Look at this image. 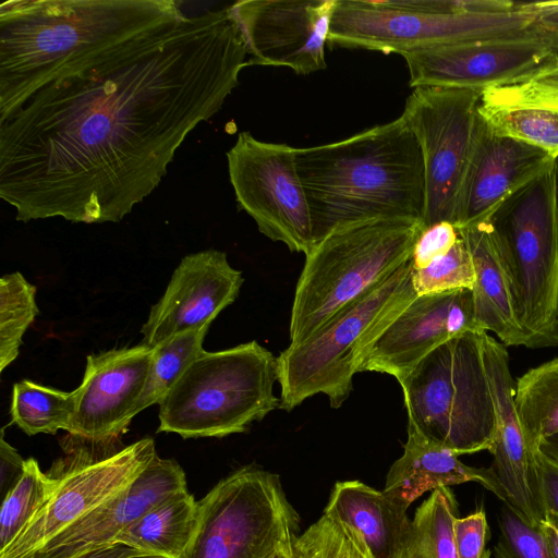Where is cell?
<instances>
[{
	"label": "cell",
	"instance_id": "obj_5",
	"mask_svg": "<svg viewBox=\"0 0 558 558\" xmlns=\"http://www.w3.org/2000/svg\"><path fill=\"white\" fill-rule=\"evenodd\" d=\"M423 229L421 220L375 219L339 228L315 243L295 287L290 344L308 338L410 260Z\"/></svg>",
	"mask_w": 558,
	"mask_h": 558
},
{
	"label": "cell",
	"instance_id": "obj_33",
	"mask_svg": "<svg viewBox=\"0 0 558 558\" xmlns=\"http://www.w3.org/2000/svg\"><path fill=\"white\" fill-rule=\"evenodd\" d=\"M480 113L499 135L545 149L558 156V113L537 108L493 109L480 104Z\"/></svg>",
	"mask_w": 558,
	"mask_h": 558
},
{
	"label": "cell",
	"instance_id": "obj_8",
	"mask_svg": "<svg viewBox=\"0 0 558 558\" xmlns=\"http://www.w3.org/2000/svg\"><path fill=\"white\" fill-rule=\"evenodd\" d=\"M277 357L257 341L203 351L159 402L158 432L183 438L244 433L279 408Z\"/></svg>",
	"mask_w": 558,
	"mask_h": 558
},
{
	"label": "cell",
	"instance_id": "obj_43",
	"mask_svg": "<svg viewBox=\"0 0 558 558\" xmlns=\"http://www.w3.org/2000/svg\"><path fill=\"white\" fill-rule=\"evenodd\" d=\"M550 558H558V515L547 512L542 523Z\"/></svg>",
	"mask_w": 558,
	"mask_h": 558
},
{
	"label": "cell",
	"instance_id": "obj_23",
	"mask_svg": "<svg viewBox=\"0 0 558 558\" xmlns=\"http://www.w3.org/2000/svg\"><path fill=\"white\" fill-rule=\"evenodd\" d=\"M458 230L475 271L471 290L477 329L495 333L506 347H526L507 268L488 220Z\"/></svg>",
	"mask_w": 558,
	"mask_h": 558
},
{
	"label": "cell",
	"instance_id": "obj_6",
	"mask_svg": "<svg viewBox=\"0 0 558 558\" xmlns=\"http://www.w3.org/2000/svg\"><path fill=\"white\" fill-rule=\"evenodd\" d=\"M411 259L335 314L308 338L277 356L279 408L288 412L317 393L339 408L366 351L416 296Z\"/></svg>",
	"mask_w": 558,
	"mask_h": 558
},
{
	"label": "cell",
	"instance_id": "obj_9",
	"mask_svg": "<svg viewBox=\"0 0 558 558\" xmlns=\"http://www.w3.org/2000/svg\"><path fill=\"white\" fill-rule=\"evenodd\" d=\"M526 348L558 345V204L554 162L488 219Z\"/></svg>",
	"mask_w": 558,
	"mask_h": 558
},
{
	"label": "cell",
	"instance_id": "obj_12",
	"mask_svg": "<svg viewBox=\"0 0 558 558\" xmlns=\"http://www.w3.org/2000/svg\"><path fill=\"white\" fill-rule=\"evenodd\" d=\"M236 203L260 233L305 255L314 245L312 220L294 147L239 133L227 153Z\"/></svg>",
	"mask_w": 558,
	"mask_h": 558
},
{
	"label": "cell",
	"instance_id": "obj_24",
	"mask_svg": "<svg viewBox=\"0 0 558 558\" xmlns=\"http://www.w3.org/2000/svg\"><path fill=\"white\" fill-rule=\"evenodd\" d=\"M407 511L357 480L336 482L324 509L353 529L374 558H400L411 530Z\"/></svg>",
	"mask_w": 558,
	"mask_h": 558
},
{
	"label": "cell",
	"instance_id": "obj_26",
	"mask_svg": "<svg viewBox=\"0 0 558 558\" xmlns=\"http://www.w3.org/2000/svg\"><path fill=\"white\" fill-rule=\"evenodd\" d=\"M514 404L529 445L539 450L543 439L558 433V357L517 379Z\"/></svg>",
	"mask_w": 558,
	"mask_h": 558
},
{
	"label": "cell",
	"instance_id": "obj_29",
	"mask_svg": "<svg viewBox=\"0 0 558 558\" xmlns=\"http://www.w3.org/2000/svg\"><path fill=\"white\" fill-rule=\"evenodd\" d=\"M210 325L187 330L153 348L147 378L135 405L134 416L159 404L191 363L204 351L203 341Z\"/></svg>",
	"mask_w": 558,
	"mask_h": 558
},
{
	"label": "cell",
	"instance_id": "obj_35",
	"mask_svg": "<svg viewBox=\"0 0 558 558\" xmlns=\"http://www.w3.org/2000/svg\"><path fill=\"white\" fill-rule=\"evenodd\" d=\"M474 282L473 262L460 234L447 254L436 258L425 268H412V284L417 295L462 288L472 289Z\"/></svg>",
	"mask_w": 558,
	"mask_h": 558
},
{
	"label": "cell",
	"instance_id": "obj_3",
	"mask_svg": "<svg viewBox=\"0 0 558 558\" xmlns=\"http://www.w3.org/2000/svg\"><path fill=\"white\" fill-rule=\"evenodd\" d=\"M314 244L347 226L375 219L423 218L424 162L400 116L348 138L294 148Z\"/></svg>",
	"mask_w": 558,
	"mask_h": 558
},
{
	"label": "cell",
	"instance_id": "obj_2",
	"mask_svg": "<svg viewBox=\"0 0 558 558\" xmlns=\"http://www.w3.org/2000/svg\"><path fill=\"white\" fill-rule=\"evenodd\" d=\"M173 0H9L0 5V121L41 87L162 36Z\"/></svg>",
	"mask_w": 558,
	"mask_h": 558
},
{
	"label": "cell",
	"instance_id": "obj_20",
	"mask_svg": "<svg viewBox=\"0 0 558 558\" xmlns=\"http://www.w3.org/2000/svg\"><path fill=\"white\" fill-rule=\"evenodd\" d=\"M186 489L181 465L156 454L130 485L51 538L34 558H73L116 543L122 531L154 506Z\"/></svg>",
	"mask_w": 558,
	"mask_h": 558
},
{
	"label": "cell",
	"instance_id": "obj_45",
	"mask_svg": "<svg viewBox=\"0 0 558 558\" xmlns=\"http://www.w3.org/2000/svg\"><path fill=\"white\" fill-rule=\"evenodd\" d=\"M292 546L293 544L280 549L271 558H293Z\"/></svg>",
	"mask_w": 558,
	"mask_h": 558
},
{
	"label": "cell",
	"instance_id": "obj_4",
	"mask_svg": "<svg viewBox=\"0 0 558 558\" xmlns=\"http://www.w3.org/2000/svg\"><path fill=\"white\" fill-rule=\"evenodd\" d=\"M533 2L338 0L328 44L383 53L496 38L533 29Z\"/></svg>",
	"mask_w": 558,
	"mask_h": 558
},
{
	"label": "cell",
	"instance_id": "obj_36",
	"mask_svg": "<svg viewBox=\"0 0 558 558\" xmlns=\"http://www.w3.org/2000/svg\"><path fill=\"white\" fill-rule=\"evenodd\" d=\"M499 538L495 558H550L542 526H532L518 510L502 502L498 514Z\"/></svg>",
	"mask_w": 558,
	"mask_h": 558
},
{
	"label": "cell",
	"instance_id": "obj_11",
	"mask_svg": "<svg viewBox=\"0 0 558 558\" xmlns=\"http://www.w3.org/2000/svg\"><path fill=\"white\" fill-rule=\"evenodd\" d=\"M482 90L416 87L401 117L421 147L425 175L424 228L454 225L481 121Z\"/></svg>",
	"mask_w": 558,
	"mask_h": 558
},
{
	"label": "cell",
	"instance_id": "obj_28",
	"mask_svg": "<svg viewBox=\"0 0 558 558\" xmlns=\"http://www.w3.org/2000/svg\"><path fill=\"white\" fill-rule=\"evenodd\" d=\"M77 388L65 392L23 379L13 386L11 416L29 436L68 430L76 412Z\"/></svg>",
	"mask_w": 558,
	"mask_h": 558
},
{
	"label": "cell",
	"instance_id": "obj_31",
	"mask_svg": "<svg viewBox=\"0 0 558 558\" xmlns=\"http://www.w3.org/2000/svg\"><path fill=\"white\" fill-rule=\"evenodd\" d=\"M38 313L36 287L19 271L3 275L0 279V372L17 357L23 336Z\"/></svg>",
	"mask_w": 558,
	"mask_h": 558
},
{
	"label": "cell",
	"instance_id": "obj_25",
	"mask_svg": "<svg viewBox=\"0 0 558 558\" xmlns=\"http://www.w3.org/2000/svg\"><path fill=\"white\" fill-rule=\"evenodd\" d=\"M197 512L198 501L187 489L177 493L129 525L114 542L146 556L182 558L194 535Z\"/></svg>",
	"mask_w": 558,
	"mask_h": 558
},
{
	"label": "cell",
	"instance_id": "obj_37",
	"mask_svg": "<svg viewBox=\"0 0 558 558\" xmlns=\"http://www.w3.org/2000/svg\"><path fill=\"white\" fill-rule=\"evenodd\" d=\"M489 526L484 509L453 522V538L457 558H490L486 548Z\"/></svg>",
	"mask_w": 558,
	"mask_h": 558
},
{
	"label": "cell",
	"instance_id": "obj_41",
	"mask_svg": "<svg viewBox=\"0 0 558 558\" xmlns=\"http://www.w3.org/2000/svg\"><path fill=\"white\" fill-rule=\"evenodd\" d=\"M3 432L2 428L0 438L1 487L3 488L4 484H10L11 488L23 472L25 460L4 440Z\"/></svg>",
	"mask_w": 558,
	"mask_h": 558
},
{
	"label": "cell",
	"instance_id": "obj_1",
	"mask_svg": "<svg viewBox=\"0 0 558 558\" xmlns=\"http://www.w3.org/2000/svg\"><path fill=\"white\" fill-rule=\"evenodd\" d=\"M231 7L50 83L0 121V197L23 222H119L248 65Z\"/></svg>",
	"mask_w": 558,
	"mask_h": 558
},
{
	"label": "cell",
	"instance_id": "obj_46",
	"mask_svg": "<svg viewBox=\"0 0 558 558\" xmlns=\"http://www.w3.org/2000/svg\"><path fill=\"white\" fill-rule=\"evenodd\" d=\"M554 167H555L556 196H557V204H558V156L554 160Z\"/></svg>",
	"mask_w": 558,
	"mask_h": 558
},
{
	"label": "cell",
	"instance_id": "obj_47",
	"mask_svg": "<svg viewBox=\"0 0 558 558\" xmlns=\"http://www.w3.org/2000/svg\"><path fill=\"white\" fill-rule=\"evenodd\" d=\"M131 558H161L159 556H135V557H131Z\"/></svg>",
	"mask_w": 558,
	"mask_h": 558
},
{
	"label": "cell",
	"instance_id": "obj_21",
	"mask_svg": "<svg viewBox=\"0 0 558 558\" xmlns=\"http://www.w3.org/2000/svg\"><path fill=\"white\" fill-rule=\"evenodd\" d=\"M554 160L543 148L497 134L481 116L459 201L457 229L488 220L504 201Z\"/></svg>",
	"mask_w": 558,
	"mask_h": 558
},
{
	"label": "cell",
	"instance_id": "obj_16",
	"mask_svg": "<svg viewBox=\"0 0 558 558\" xmlns=\"http://www.w3.org/2000/svg\"><path fill=\"white\" fill-rule=\"evenodd\" d=\"M482 351L496 416L490 470L506 501L534 527L546 519L537 454L527 442L514 404L515 381L509 368L507 347L488 332L482 333Z\"/></svg>",
	"mask_w": 558,
	"mask_h": 558
},
{
	"label": "cell",
	"instance_id": "obj_22",
	"mask_svg": "<svg viewBox=\"0 0 558 558\" xmlns=\"http://www.w3.org/2000/svg\"><path fill=\"white\" fill-rule=\"evenodd\" d=\"M475 482L502 502L506 496L494 472L464 464L459 456L408 432L403 453L390 466L383 492L408 510L426 492Z\"/></svg>",
	"mask_w": 558,
	"mask_h": 558
},
{
	"label": "cell",
	"instance_id": "obj_34",
	"mask_svg": "<svg viewBox=\"0 0 558 558\" xmlns=\"http://www.w3.org/2000/svg\"><path fill=\"white\" fill-rule=\"evenodd\" d=\"M292 554L293 558H374L353 529L327 512L298 535Z\"/></svg>",
	"mask_w": 558,
	"mask_h": 558
},
{
	"label": "cell",
	"instance_id": "obj_18",
	"mask_svg": "<svg viewBox=\"0 0 558 558\" xmlns=\"http://www.w3.org/2000/svg\"><path fill=\"white\" fill-rule=\"evenodd\" d=\"M153 348L112 349L89 354L77 387L76 412L66 430L80 440L105 445L125 433L144 388Z\"/></svg>",
	"mask_w": 558,
	"mask_h": 558
},
{
	"label": "cell",
	"instance_id": "obj_44",
	"mask_svg": "<svg viewBox=\"0 0 558 558\" xmlns=\"http://www.w3.org/2000/svg\"><path fill=\"white\" fill-rule=\"evenodd\" d=\"M539 450L558 462V433L543 439L539 444Z\"/></svg>",
	"mask_w": 558,
	"mask_h": 558
},
{
	"label": "cell",
	"instance_id": "obj_19",
	"mask_svg": "<svg viewBox=\"0 0 558 558\" xmlns=\"http://www.w3.org/2000/svg\"><path fill=\"white\" fill-rule=\"evenodd\" d=\"M242 283V272L229 264L225 252L208 248L184 256L150 308L141 329L142 343L154 348L174 335L210 325L235 301Z\"/></svg>",
	"mask_w": 558,
	"mask_h": 558
},
{
	"label": "cell",
	"instance_id": "obj_27",
	"mask_svg": "<svg viewBox=\"0 0 558 558\" xmlns=\"http://www.w3.org/2000/svg\"><path fill=\"white\" fill-rule=\"evenodd\" d=\"M457 514L458 502L450 487L433 490L415 511L400 558H457Z\"/></svg>",
	"mask_w": 558,
	"mask_h": 558
},
{
	"label": "cell",
	"instance_id": "obj_40",
	"mask_svg": "<svg viewBox=\"0 0 558 558\" xmlns=\"http://www.w3.org/2000/svg\"><path fill=\"white\" fill-rule=\"evenodd\" d=\"M542 494L546 511L558 515V462L544 454H537Z\"/></svg>",
	"mask_w": 558,
	"mask_h": 558
},
{
	"label": "cell",
	"instance_id": "obj_38",
	"mask_svg": "<svg viewBox=\"0 0 558 558\" xmlns=\"http://www.w3.org/2000/svg\"><path fill=\"white\" fill-rule=\"evenodd\" d=\"M458 239L457 227L448 221H440L424 228L413 248L412 268H425L436 258L447 254Z\"/></svg>",
	"mask_w": 558,
	"mask_h": 558
},
{
	"label": "cell",
	"instance_id": "obj_7",
	"mask_svg": "<svg viewBox=\"0 0 558 558\" xmlns=\"http://www.w3.org/2000/svg\"><path fill=\"white\" fill-rule=\"evenodd\" d=\"M482 330L451 338L399 381L408 432L457 456L490 450L496 434Z\"/></svg>",
	"mask_w": 558,
	"mask_h": 558
},
{
	"label": "cell",
	"instance_id": "obj_14",
	"mask_svg": "<svg viewBox=\"0 0 558 558\" xmlns=\"http://www.w3.org/2000/svg\"><path fill=\"white\" fill-rule=\"evenodd\" d=\"M337 1L242 0L231 4L248 65L288 66L301 75L325 70Z\"/></svg>",
	"mask_w": 558,
	"mask_h": 558
},
{
	"label": "cell",
	"instance_id": "obj_30",
	"mask_svg": "<svg viewBox=\"0 0 558 558\" xmlns=\"http://www.w3.org/2000/svg\"><path fill=\"white\" fill-rule=\"evenodd\" d=\"M58 478L44 473L37 460H25L23 472L7 490L0 512V553L11 546L23 533L52 495Z\"/></svg>",
	"mask_w": 558,
	"mask_h": 558
},
{
	"label": "cell",
	"instance_id": "obj_15",
	"mask_svg": "<svg viewBox=\"0 0 558 558\" xmlns=\"http://www.w3.org/2000/svg\"><path fill=\"white\" fill-rule=\"evenodd\" d=\"M550 50L535 29L496 38L428 47L401 53L411 87L485 90L526 75Z\"/></svg>",
	"mask_w": 558,
	"mask_h": 558
},
{
	"label": "cell",
	"instance_id": "obj_32",
	"mask_svg": "<svg viewBox=\"0 0 558 558\" xmlns=\"http://www.w3.org/2000/svg\"><path fill=\"white\" fill-rule=\"evenodd\" d=\"M481 106L493 109L537 108L558 113V54H550L519 80L482 92Z\"/></svg>",
	"mask_w": 558,
	"mask_h": 558
},
{
	"label": "cell",
	"instance_id": "obj_13",
	"mask_svg": "<svg viewBox=\"0 0 558 558\" xmlns=\"http://www.w3.org/2000/svg\"><path fill=\"white\" fill-rule=\"evenodd\" d=\"M157 454L151 438H143L99 458H80L54 473L57 487L23 533L0 558H34L51 538L123 490Z\"/></svg>",
	"mask_w": 558,
	"mask_h": 558
},
{
	"label": "cell",
	"instance_id": "obj_42",
	"mask_svg": "<svg viewBox=\"0 0 558 558\" xmlns=\"http://www.w3.org/2000/svg\"><path fill=\"white\" fill-rule=\"evenodd\" d=\"M135 556H146L141 554L140 551L122 544V543H112L102 547H99L94 550H89L87 553L81 554L73 558H131Z\"/></svg>",
	"mask_w": 558,
	"mask_h": 558
},
{
	"label": "cell",
	"instance_id": "obj_17",
	"mask_svg": "<svg viewBox=\"0 0 558 558\" xmlns=\"http://www.w3.org/2000/svg\"><path fill=\"white\" fill-rule=\"evenodd\" d=\"M469 330H480L471 289L416 295L369 347L357 373L389 374L400 381L435 348Z\"/></svg>",
	"mask_w": 558,
	"mask_h": 558
},
{
	"label": "cell",
	"instance_id": "obj_10",
	"mask_svg": "<svg viewBox=\"0 0 558 558\" xmlns=\"http://www.w3.org/2000/svg\"><path fill=\"white\" fill-rule=\"evenodd\" d=\"M300 522L280 476L245 465L198 501L195 532L182 558H271L293 544Z\"/></svg>",
	"mask_w": 558,
	"mask_h": 558
},
{
	"label": "cell",
	"instance_id": "obj_39",
	"mask_svg": "<svg viewBox=\"0 0 558 558\" xmlns=\"http://www.w3.org/2000/svg\"><path fill=\"white\" fill-rule=\"evenodd\" d=\"M534 29L553 54H558V1L533 2Z\"/></svg>",
	"mask_w": 558,
	"mask_h": 558
}]
</instances>
